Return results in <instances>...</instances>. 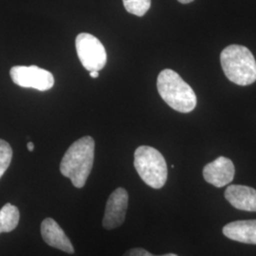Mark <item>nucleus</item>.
I'll list each match as a JSON object with an SVG mask.
<instances>
[{
    "mask_svg": "<svg viewBox=\"0 0 256 256\" xmlns=\"http://www.w3.org/2000/svg\"><path fill=\"white\" fill-rule=\"evenodd\" d=\"M94 153L95 142L90 136L77 140L64 153L60 171L76 188H82L86 185L93 167Z\"/></svg>",
    "mask_w": 256,
    "mask_h": 256,
    "instance_id": "obj_1",
    "label": "nucleus"
},
{
    "mask_svg": "<svg viewBox=\"0 0 256 256\" xmlns=\"http://www.w3.org/2000/svg\"><path fill=\"white\" fill-rule=\"evenodd\" d=\"M158 92L173 110L189 113L196 106V96L192 88L172 70H164L158 76Z\"/></svg>",
    "mask_w": 256,
    "mask_h": 256,
    "instance_id": "obj_2",
    "label": "nucleus"
},
{
    "mask_svg": "<svg viewBox=\"0 0 256 256\" xmlns=\"http://www.w3.org/2000/svg\"><path fill=\"white\" fill-rule=\"evenodd\" d=\"M223 72L230 82L248 86L256 81V61L246 46L230 45L220 54Z\"/></svg>",
    "mask_w": 256,
    "mask_h": 256,
    "instance_id": "obj_3",
    "label": "nucleus"
},
{
    "mask_svg": "<svg viewBox=\"0 0 256 256\" xmlns=\"http://www.w3.org/2000/svg\"><path fill=\"white\" fill-rule=\"evenodd\" d=\"M134 166L140 178L153 189L162 188L167 180L168 170L164 156L151 146L138 147L134 154Z\"/></svg>",
    "mask_w": 256,
    "mask_h": 256,
    "instance_id": "obj_4",
    "label": "nucleus"
},
{
    "mask_svg": "<svg viewBox=\"0 0 256 256\" xmlns=\"http://www.w3.org/2000/svg\"><path fill=\"white\" fill-rule=\"evenodd\" d=\"M78 57L82 66L88 72H99L104 68L108 55L104 45L97 37L82 32L75 40Z\"/></svg>",
    "mask_w": 256,
    "mask_h": 256,
    "instance_id": "obj_5",
    "label": "nucleus"
},
{
    "mask_svg": "<svg viewBox=\"0 0 256 256\" xmlns=\"http://www.w3.org/2000/svg\"><path fill=\"white\" fill-rule=\"evenodd\" d=\"M10 75L12 82L25 88H34L40 92H46L54 84V77L52 72L36 64L30 66H12L10 70Z\"/></svg>",
    "mask_w": 256,
    "mask_h": 256,
    "instance_id": "obj_6",
    "label": "nucleus"
},
{
    "mask_svg": "<svg viewBox=\"0 0 256 256\" xmlns=\"http://www.w3.org/2000/svg\"><path fill=\"white\" fill-rule=\"evenodd\" d=\"M128 206V192L124 188H117L106 202L102 226L106 230L116 229L126 220Z\"/></svg>",
    "mask_w": 256,
    "mask_h": 256,
    "instance_id": "obj_7",
    "label": "nucleus"
},
{
    "mask_svg": "<svg viewBox=\"0 0 256 256\" xmlns=\"http://www.w3.org/2000/svg\"><path fill=\"white\" fill-rule=\"evenodd\" d=\"M234 174V165L230 158L225 156L218 158L203 169L205 180L218 188L224 187L232 182Z\"/></svg>",
    "mask_w": 256,
    "mask_h": 256,
    "instance_id": "obj_8",
    "label": "nucleus"
},
{
    "mask_svg": "<svg viewBox=\"0 0 256 256\" xmlns=\"http://www.w3.org/2000/svg\"><path fill=\"white\" fill-rule=\"evenodd\" d=\"M41 236L50 247L68 254H74V248L63 229L54 220L48 218L41 223Z\"/></svg>",
    "mask_w": 256,
    "mask_h": 256,
    "instance_id": "obj_9",
    "label": "nucleus"
},
{
    "mask_svg": "<svg viewBox=\"0 0 256 256\" xmlns=\"http://www.w3.org/2000/svg\"><path fill=\"white\" fill-rule=\"evenodd\" d=\"M225 198L236 209L256 212V190L245 185H230L225 191Z\"/></svg>",
    "mask_w": 256,
    "mask_h": 256,
    "instance_id": "obj_10",
    "label": "nucleus"
},
{
    "mask_svg": "<svg viewBox=\"0 0 256 256\" xmlns=\"http://www.w3.org/2000/svg\"><path fill=\"white\" fill-rule=\"evenodd\" d=\"M223 234L234 241L256 245V220L230 222L224 226Z\"/></svg>",
    "mask_w": 256,
    "mask_h": 256,
    "instance_id": "obj_11",
    "label": "nucleus"
},
{
    "mask_svg": "<svg viewBox=\"0 0 256 256\" xmlns=\"http://www.w3.org/2000/svg\"><path fill=\"white\" fill-rule=\"evenodd\" d=\"M20 214L18 208L10 203L4 205L0 210V234L10 232L18 225Z\"/></svg>",
    "mask_w": 256,
    "mask_h": 256,
    "instance_id": "obj_12",
    "label": "nucleus"
},
{
    "mask_svg": "<svg viewBox=\"0 0 256 256\" xmlns=\"http://www.w3.org/2000/svg\"><path fill=\"white\" fill-rule=\"evenodd\" d=\"M124 6L129 14L144 16L151 7V0H122Z\"/></svg>",
    "mask_w": 256,
    "mask_h": 256,
    "instance_id": "obj_13",
    "label": "nucleus"
},
{
    "mask_svg": "<svg viewBox=\"0 0 256 256\" xmlns=\"http://www.w3.org/2000/svg\"><path fill=\"white\" fill-rule=\"evenodd\" d=\"M12 158V147L6 140H0V178L9 168Z\"/></svg>",
    "mask_w": 256,
    "mask_h": 256,
    "instance_id": "obj_14",
    "label": "nucleus"
},
{
    "mask_svg": "<svg viewBox=\"0 0 256 256\" xmlns=\"http://www.w3.org/2000/svg\"><path fill=\"white\" fill-rule=\"evenodd\" d=\"M124 256H178L174 254H167L164 256H154L152 254H150L149 252H147L146 250L142 248H134L128 250Z\"/></svg>",
    "mask_w": 256,
    "mask_h": 256,
    "instance_id": "obj_15",
    "label": "nucleus"
},
{
    "mask_svg": "<svg viewBox=\"0 0 256 256\" xmlns=\"http://www.w3.org/2000/svg\"><path fill=\"white\" fill-rule=\"evenodd\" d=\"M27 146L30 152H32V151L34 150V142H28Z\"/></svg>",
    "mask_w": 256,
    "mask_h": 256,
    "instance_id": "obj_16",
    "label": "nucleus"
},
{
    "mask_svg": "<svg viewBox=\"0 0 256 256\" xmlns=\"http://www.w3.org/2000/svg\"><path fill=\"white\" fill-rule=\"evenodd\" d=\"M90 76L92 78H98L99 77V72H90Z\"/></svg>",
    "mask_w": 256,
    "mask_h": 256,
    "instance_id": "obj_17",
    "label": "nucleus"
},
{
    "mask_svg": "<svg viewBox=\"0 0 256 256\" xmlns=\"http://www.w3.org/2000/svg\"><path fill=\"white\" fill-rule=\"evenodd\" d=\"M178 2L182 3V4H188V3H191L194 0H178Z\"/></svg>",
    "mask_w": 256,
    "mask_h": 256,
    "instance_id": "obj_18",
    "label": "nucleus"
}]
</instances>
